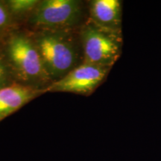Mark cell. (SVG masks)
<instances>
[{
	"instance_id": "obj_8",
	"label": "cell",
	"mask_w": 161,
	"mask_h": 161,
	"mask_svg": "<svg viewBox=\"0 0 161 161\" xmlns=\"http://www.w3.org/2000/svg\"><path fill=\"white\" fill-rule=\"evenodd\" d=\"M5 3L10 13L17 24L19 22L29 19L35 8L37 7L38 0H7Z\"/></svg>"
},
{
	"instance_id": "obj_10",
	"label": "cell",
	"mask_w": 161,
	"mask_h": 161,
	"mask_svg": "<svg viewBox=\"0 0 161 161\" xmlns=\"http://www.w3.org/2000/svg\"><path fill=\"white\" fill-rule=\"evenodd\" d=\"M15 83L7 60L0 47V89Z\"/></svg>"
},
{
	"instance_id": "obj_3",
	"label": "cell",
	"mask_w": 161,
	"mask_h": 161,
	"mask_svg": "<svg viewBox=\"0 0 161 161\" xmlns=\"http://www.w3.org/2000/svg\"><path fill=\"white\" fill-rule=\"evenodd\" d=\"M83 62L112 68L122 54V31L101 28L90 19L79 29Z\"/></svg>"
},
{
	"instance_id": "obj_1",
	"label": "cell",
	"mask_w": 161,
	"mask_h": 161,
	"mask_svg": "<svg viewBox=\"0 0 161 161\" xmlns=\"http://www.w3.org/2000/svg\"><path fill=\"white\" fill-rule=\"evenodd\" d=\"M29 31L52 83L83 62L79 29Z\"/></svg>"
},
{
	"instance_id": "obj_6",
	"label": "cell",
	"mask_w": 161,
	"mask_h": 161,
	"mask_svg": "<svg viewBox=\"0 0 161 161\" xmlns=\"http://www.w3.org/2000/svg\"><path fill=\"white\" fill-rule=\"evenodd\" d=\"M46 92V89L25 86L17 82L0 89V122Z\"/></svg>"
},
{
	"instance_id": "obj_7",
	"label": "cell",
	"mask_w": 161,
	"mask_h": 161,
	"mask_svg": "<svg viewBox=\"0 0 161 161\" xmlns=\"http://www.w3.org/2000/svg\"><path fill=\"white\" fill-rule=\"evenodd\" d=\"M122 5L119 0H92L89 5V18L103 29L122 31Z\"/></svg>"
},
{
	"instance_id": "obj_5",
	"label": "cell",
	"mask_w": 161,
	"mask_h": 161,
	"mask_svg": "<svg viewBox=\"0 0 161 161\" xmlns=\"http://www.w3.org/2000/svg\"><path fill=\"white\" fill-rule=\"evenodd\" d=\"M111 68L81 63L60 80L46 88V92H70L88 96L105 80Z\"/></svg>"
},
{
	"instance_id": "obj_4",
	"label": "cell",
	"mask_w": 161,
	"mask_h": 161,
	"mask_svg": "<svg viewBox=\"0 0 161 161\" xmlns=\"http://www.w3.org/2000/svg\"><path fill=\"white\" fill-rule=\"evenodd\" d=\"M84 9L78 0H43L26 22L30 31L77 30L84 24Z\"/></svg>"
},
{
	"instance_id": "obj_9",
	"label": "cell",
	"mask_w": 161,
	"mask_h": 161,
	"mask_svg": "<svg viewBox=\"0 0 161 161\" xmlns=\"http://www.w3.org/2000/svg\"><path fill=\"white\" fill-rule=\"evenodd\" d=\"M17 24L10 13L5 1H0V40L14 29Z\"/></svg>"
},
{
	"instance_id": "obj_2",
	"label": "cell",
	"mask_w": 161,
	"mask_h": 161,
	"mask_svg": "<svg viewBox=\"0 0 161 161\" xmlns=\"http://www.w3.org/2000/svg\"><path fill=\"white\" fill-rule=\"evenodd\" d=\"M15 82L46 89L52 84L29 31L14 29L0 40Z\"/></svg>"
}]
</instances>
